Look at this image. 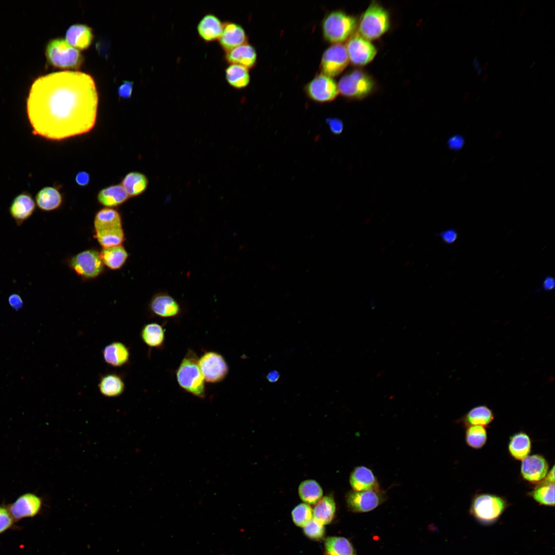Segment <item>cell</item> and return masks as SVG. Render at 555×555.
Instances as JSON below:
<instances>
[{
    "instance_id": "3",
    "label": "cell",
    "mask_w": 555,
    "mask_h": 555,
    "mask_svg": "<svg viewBox=\"0 0 555 555\" xmlns=\"http://www.w3.org/2000/svg\"><path fill=\"white\" fill-rule=\"evenodd\" d=\"M356 18L341 10L327 13L322 22L324 38L327 42L341 44L354 33L357 27Z\"/></svg>"
},
{
    "instance_id": "11",
    "label": "cell",
    "mask_w": 555,
    "mask_h": 555,
    "mask_svg": "<svg viewBox=\"0 0 555 555\" xmlns=\"http://www.w3.org/2000/svg\"><path fill=\"white\" fill-rule=\"evenodd\" d=\"M305 91L309 98L318 103L331 102L339 93L336 81L322 73L317 75L307 84Z\"/></svg>"
},
{
    "instance_id": "7",
    "label": "cell",
    "mask_w": 555,
    "mask_h": 555,
    "mask_svg": "<svg viewBox=\"0 0 555 555\" xmlns=\"http://www.w3.org/2000/svg\"><path fill=\"white\" fill-rule=\"evenodd\" d=\"M374 81L365 71L355 69L344 75L339 81V92L349 99H361L374 90Z\"/></svg>"
},
{
    "instance_id": "45",
    "label": "cell",
    "mask_w": 555,
    "mask_h": 555,
    "mask_svg": "<svg viewBox=\"0 0 555 555\" xmlns=\"http://www.w3.org/2000/svg\"><path fill=\"white\" fill-rule=\"evenodd\" d=\"M133 88V83L132 82L124 81L117 89L118 94L122 98H128L132 95Z\"/></svg>"
},
{
    "instance_id": "18",
    "label": "cell",
    "mask_w": 555,
    "mask_h": 555,
    "mask_svg": "<svg viewBox=\"0 0 555 555\" xmlns=\"http://www.w3.org/2000/svg\"><path fill=\"white\" fill-rule=\"evenodd\" d=\"M548 465L546 459L540 455L527 456L523 460L521 471L522 476L530 482H538L547 474Z\"/></svg>"
},
{
    "instance_id": "5",
    "label": "cell",
    "mask_w": 555,
    "mask_h": 555,
    "mask_svg": "<svg viewBox=\"0 0 555 555\" xmlns=\"http://www.w3.org/2000/svg\"><path fill=\"white\" fill-rule=\"evenodd\" d=\"M45 54L49 63L58 68L77 69L83 62L80 51L62 38L50 40L46 47Z\"/></svg>"
},
{
    "instance_id": "50",
    "label": "cell",
    "mask_w": 555,
    "mask_h": 555,
    "mask_svg": "<svg viewBox=\"0 0 555 555\" xmlns=\"http://www.w3.org/2000/svg\"><path fill=\"white\" fill-rule=\"evenodd\" d=\"M473 65L474 66V67L475 68V69L477 70V72L478 75H479L482 72V68H481L480 65H479V63H478V62L477 61V58H475L473 60Z\"/></svg>"
},
{
    "instance_id": "9",
    "label": "cell",
    "mask_w": 555,
    "mask_h": 555,
    "mask_svg": "<svg viewBox=\"0 0 555 555\" xmlns=\"http://www.w3.org/2000/svg\"><path fill=\"white\" fill-rule=\"evenodd\" d=\"M198 363L207 382H219L228 375L229 368L225 359L221 355L215 351L205 353L198 358Z\"/></svg>"
},
{
    "instance_id": "41",
    "label": "cell",
    "mask_w": 555,
    "mask_h": 555,
    "mask_svg": "<svg viewBox=\"0 0 555 555\" xmlns=\"http://www.w3.org/2000/svg\"><path fill=\"white\" fill-rule=\"evenodd\" d=\"M303 532L308 538L319 540L324 535L325 527L324 525L314 518L303 527Z\"/></svg>"
},
{
    "instance_id": "34",
    "label": "cell",
    "mask_w": 555,
    "mask_h": 555,
    "mask_svg": "<svg viewBox=\"0 0 555 555\" xmlns=\"http://www.w3.org/2000/svg\"><path fill=\"white\" fill-rule=\"evenodd\" d=\"M327 555H356L351 543L342 536H328L324 542Z\"/></svg>"
},
{
    "instance_id": "54",
    "label": "cell",
    "mask_w": 555,
    "mask_h": 555,
    "mask_svg": "<svg viewBox=\"0 0 555 555\" xmlns=\"http://www.w3.org/2000/svg\"><path fill=\"white\" fill-rule=\"evenodd\" d=\"M488 65H489V62H487L485 63V64L483 66V68L484 69H486L487 67L488 66Z\"/></svg>"
},
{
    "instance_id": "46",
    "label": "cell",
    "mask_w": 555,
    "mask_h": 555,
    "mask_svg": "<svg viewBox=\"0 0 555 555\" xmlns=\"http://www.w3.org/2000/svg\"><path fill=\"white\" fill-rule=\"evenodd\" d=\"M8 302L9 305L15 310L21 309L24 305L21 296L16 293H12L8 297Z\"/></svg>"
},
{
    "instance_id": "31",
    "label": "cell",
    "mask_w": 555,
    "mask_h": 555,
    "mask_svg": "<svg viewBox=\"0 0 555 555\" xmlns=\"http://www.w3.org/2000/svg\"><path fill=\"white\" fill-rule=\"evenodd\" d=\"M225 77L229 85L237 89L247 87L250 80L248 69L237 64H229L226 67Z\"/></svg>"
},
{
    "instance_id": "44",
    "label": "cell",
    "mask_w": 555,
    "mask_h": 555,
    "mask_svg": "<svg viewBox=\"0 0 555 555\" xmlns=\"http://www.w3.org/2000/svg\"><path fill=\"white\" fill-rule=\"evenodd\" d=\"M326 123L328 125L330 131L334 135H340L343 130L344 125L340 119L329 118L326 119Z\"/></svg>"
},
{
    "instance_id": "25",
    "label": "cell",
    "mask_w": 555,
    "mask_h": 555,
    "mask_svg": "<svg viewBox=\"0 0 555 555\" xmlns=\"http://www.w3.org/2000/svg\"><path fill=\"white\" fill-rule=\"evenodd\" d=\"M129 196L122 184H114L100 190L97 195L100 203L106 208L119 206L127 200Z\"/></svg>"
},
{
    "instance_id": "22",
    "label": "cell",
    "mask_w": 555,
    "mask_h": 555,
    "mask_svg": "<svg viewBox=\"0 0 555 555\" xmlns=\"http://www.w3.org/2000/svg\"><path fill=\"white\" fill-rule=\"evenodd\" d=\"M104 361L108 365L120 367L127 364L130 359V352L128 348L122 342L114 341L106 346L102 350Z\"/></svg>"
},
{
    "instance_id": "37",
    "label": "cell",
    "mask_w": 555,
    "mask_h": 555,
    "mask_svg": "<svg viewBox=\"0 0 555 555\" xmlns=\"http://www.w3.org/2000/svg\"><path fill=\"white\" fill-rule=\"evenodd\" d=\"M95 237L103 248L121 245L125 238L122 227L96 232Z\"/></svg>"
},
{
    "instance_id": "43",
    "label": "cell",
    "mask_w": 555,
    "mask_h": 555,
    "mask_svg": "<svg viewBox=\"0 0 555 555\" xmlns=\"http://www.w3.org/2000/svg\"><path fill=\"white\" fill-rule=\"evenodd\" d=\"M13 522V519L9 510L5 507L0 506V533L10 527Z\"/></svg>"
},
{
    "instance_id": "6",
    "label": "cell",
    "mask_w": 555,
    "mask_h": 555,
    "mask_svg": "<svg viewBox=\"0 0 555 555\" xmlns=\"http://www.w3.org/2000/svg\"><path fill=\"white\" fill-rule=\"evenodd\" d=\"M507 507L504 498L495 495L481 494L473 499L470 512L478 522L489 525L498 519Z\"/></svg>"
},
{
    "instance_id": "16",
    "label": "cell",
    "mask_w": 555,
    "mask_h": 555,
    "mask_svg": "<svg viewBox=\"0 0 555 555\" xmlns=\"http://www.w3.org/2000/svg\"><path fill=\"white\" fill-rule=\"evenodd\" d=\"M218 42L221 49L226 52L248 43V36L240 25L228 21L224 23L223 32Z\"/></svg>"
},
{
    "instance_id": "38",
    "label": "cell",
    "mask_w": 555,
    "mask_h": 555,
    "mask_svg": "<svg viewBox=\"0 0 555 555\" xmlns=\"http://www.w3.org/2000/svg\"><path fill=\"white\" fill-rule=\"evenodd\" d=\"M530 495L538 503L545 506L554 505V484L544 480L540 485L530 493Z\"/></svg>"
},
{
    "instance_id": "19",
    "label": "cell",
    "mask_w": 555,
    "mask_h": 555,
    "mask_svg": "<svg viewBox=\"0 0 555 555\" xmlns=\"http://www.w3.org/2000/svg\"><path fill=\"white\" fill-rule=\"evenodd\" d=\"M224 23L213 13L205 15L199 21L197 31L199 37L205 42L218 41L222 33Z\"/></svg>"
},
{
    "instance_id": "12",
    "label": "cell",
    "mask_w": 555,
    "mask_h": 555,
    "mask_svg": "<svg viewBox=\"0 0 555 555\" xmlns=\"http://www.w3.org/2000/svg\"><path fill=\"white\" fill-rule=\"evenodd\" d=\"M69 264L78 275L86 279L97 277L104 268L100 252L91 249L82 251L73 256Z\"/></svg>"
},
{
    "instance_id": "39",
    "label": "cell",
    "mask_w": 555,
    "mask_h": 555,
    "mask_svg": "<svg viewBox=\"0 0 555 555\" xmlns=\"http://www.w3.org/2000/svg\"><path fill=\"white\" fill-rule=\"evenodd\" d=\"M486 440L487 432L483 426L471 425L466 431V442L472 448L475 449L482 448L485 445Z\"/></svg>"
},
{
    "instance_id": "32",
    "label": "cell",
    "mask_w": 555,
    "mask_h": 555,
    "mask_svg": "<svg viewBox=\"0 0 555 555\" xmlns=\"http://www.w3.org/2000/svg\"><path fill=\"white\" fill-rule=\"evenodd\" d=\"M148 182L147 177L143 174L132 172L124 176L122 181V186L129 197H134L143 193L147 188Z\"/></svg>"
},
{
    "instance_id": "28",
    "label": "cell",
    "mask_w": 555,
    "mask_h": 555,
    "mask_svg": "<svg viewBox=\"0 0 555 555\" xmlns=\"http://www.w3.org/2000/svg\"><path fill=\"white\" fill-rule=\"evenodd\" d=\"M121 227L122 220L120 214L113 208L102 209L95 216L94 228L96 232Z\"/></svg>"
},
{
    "instance_id": "15",
    "label": "cell",
    "mask_w": 555,
    "mask_h": 555,
    "mask_svg": "<svg viewBox=\"0 0 555 555\" xmlns=\"http://www.w3.org/2000/svg\"><path fill=\"white\" fill-rule=\"evenodd\" d=\"M149 308L153 315L163 318L176 317L181 311L177 301L165 292L154 295L150 302Z\"/></svg>"
},
{
    "instance_id": "53",
    "label": "cell",
    "mask_w": 555,
    "mask_h": 555,
    "mask_svg": "<svg viewBox=\"0 0 555 555\" xmlns=\"http://www.w3.org/2000/svg\"><path fill=\"white\" fill-rule=\"evenodd\" d=\"M488 76H489L488 74H486V75H485V76H484L483 77V79H482V81H483V82H485V81H486L487 80V79H488Z\"/></svg>"
},
{
    "instance_id": "36",
    "label": "cell",
    "mask_w": 555,
    "mask_h": 555,
    "mask_svg": "<svg viewBox=\"0 0 555 555\" xmlns=\"http://www.w3.org/2000/svg\"><path fill=\"white\" fill-rule=\"evenodd\" d=\"M492 410L485 405L475 406L471 409L466 415V422L471 425L485 426L489 424L493 419Z\"/></svg>"
},
{
    "instance_id": "47",
    "label": "cell",
    "mask_w": 555,
    "mask_h": 555,
    "mask_svg": "<svg viewBox=\"0 0 555 555\" xmlns=\"http://www.w3.org/2000/svg\"><path fill=\"white\" fill-rule=\"evenodd\" d=\"M90 180V175L85 171L79 172L75 176V181L76 183L81 187H85L87 186L89 184Z\"/></svg>"
},
{
    "instance_id": "49",
    "label": "cell",
    "mask_w": 555,
    "mask_h": 555,
    "mask_svg": "<svg viewBox=\"0 0 555 555\" xmlns=\"http://www.w3.org/2000/svg\"><path fill=\"white\" fill-rule=\"evenodd\" d=\"M464 139L460 136H454L451 137L448 141L449 147L453 150L460 149L464 145Z\"/></svg>"
},
{
    "instance_id": "20",
    "label": "cell",
    "mask_w": 555,
    "mask_h": 555,
    "mask_svg": "<svg viewBox=\"0 0 555 555\" xmlns=\"http://www.w3.org/2000/svg\"><path fill=\"white\" fill-rule=\"evenodd\" d=\"M224 59L229 64L239 65L249 69L255 65L257 54L254 47L247 43L225 52Z\"/></svg>"
},
{
    "instance_id": "29",
    "label": "cell",
    "mask_w": 555,
    "mask_h": 555,
    "mask_svg": "<svg viewBox=\"0 0 555 555\" xmlns=\"http://www.w3.org/2000/svg\"><path fill=\"white\" fill-rule=\"evenodd\" d=\"M100 255L103 264L112 270L122 267L128 257V253L122 245L103 248Z\"/></svg>"
},
{
    "instance_id": "24",
    "label": "cell",
    "mask_w": 555,
    "mask_h": 555,
    "mask_svg": "<svg viewBox=\"0 0 555 555\" xmlns=\"http://www.w3.org/2000/svg\"><path fill=\"white\" fill-rule=\"evenodd\" d=\"M98 386L100 393L103 396L109 398L121 395L125 389L123 377L115 372L108 373L101 376Z\"/></svg>"
},
{
    "instance_id": "26",
    "label": "cell",
    "mask_w": 555,
    "mask_h": 555,
    "mask_svg": "<svg viewBox=\"0 0 555 555\" xmlns=\"http://www.w3.org/2000/svg\"><path fill=\"white\" fill-rule=\"evenodd\" d=\"M35 201L41 210L51 211L59 208L62 202V196L57 188L46 187L36 194Z\"/></svg>"
},
{
    "instance_id": "1",
    "label": "cell",
    "mask_w": 555,
    "mask_h": 555,
    "mask_svg": "<svg viewBox=\"0 0 555 555\" xmlns=\"http://www.w3.org/2000/svg\"><path fill=\"white\" fill-rule=\"evenodd\" d=\"M98 94L88 74L72 70L41 76L32 83L27 113L33 134L61 140L90 132L96 124Z\"/></svg>"
},
{
    "instance_id": "14",
    "label": "cell",
    "mask_w": 555,
    "mask_h": 555,
    "mask_svg": "<svg viewBox=\"0 0 555 555\" xmlns=\"http://www.w3.org/2000/svg\"><path fill=\"white\" fill-rule=\"evenodd\" d=\"M42 502L36 495L27 493L20 496L8 508L12 518L15 520L24 517H32L40 511Z\"/></svg>"
},
{
    "instance_id": "52",
    "label": "cell",
    "mask_w": 555,
    "mask_h": 555,
    "mask_svg": "<svg viewBox=\"0 0 555 555\" xmlns=\"http://www.w3.org/2000/svg\"><path fill=\"white\" fill-rule=\"evenodd\" d=\"M525 10H526V7L525 6H524L523 8H522V9H521V11H520V12L519 13V18H520L521 17H522L523 16Z\"/></svg>"
},
{
    "instance_id": "21",
    "label": "cell",
    "mask_w": 555,
    "mask_h": 555,
    "mask_svg": "<svg viewBox=\"0 0 555 555\" xmlns=\"http://www.w3.org/2000/svg\"><path fill=\"white\" fill-rule=\"evenodd\" d=\"M35 204L32 197L27 193H23L16 196L13 200L9 212L17 226L21 225L33 214Z\"/></svg>"
},
{
    "instance_id": "13",
    "label": "cell",
    "mask_w": 555,
    "mask_h": 555,
    "mask_svg": "<svg viewBox=\"0 0 555 555\" xmlns=\"http://www.w3.org/2000/svg\"><path fill=\"white\" fill-rule=\"evenodd\" d=\"M349 62L345 46L341 44H333L322 55L320 66L321 73L331 78L336 77L345 69Z\"/></svg>"
},
{
    "instance_id": "2",
    "label": "cell",
    "mask_w": 555,
    "mask_h": 555,
    "mask_svg": "<svg viewBox=\"0 0 555 555\" xmlns=\"http://www.w3.org/2000/svg\"><path fill=\"white\" fill-rule=\"evenodd\" d=\"M196 353L189 349L182 359L176 372L180 387L188 393L201 399L206 397L205 381L198 363Z\"/></svg>"
},
{
    "instance_id": "40",
    "label": "cell",
    "mask_w": 555,
    "mask_h": 555,
    "mask_svg": "<svg viewBox=\"0 0 555 555\" xmlns=\"http://www.w3.org/2000/svg\"><path fill=\"white\" fill-rule=\"evenodd\" d=\"M291 516L295 525L304 527L313 517V509L309 505L301 503L292 509Z\"/></svg>"
},
{
    "instance_id": "23",
    "label": "cell",
    "mask_w": 555,
    "mask_h": 555,
    "mask_svg": "<svg viewBox=\"0 0 555 555\" xmlns=\"http://www.w3.org/2000/svg\"><path fill=\"white\" fill-rule=\"evenodd\" d=\"M92 29L84 24H74L66 30L65 40L74 48L84 50L91 45L93 39Z\"/></svg>"
},
{
    "instance_id": "30",
    "label": "cell",
    "mask_w": 555,
    "mask_h": 555,
    "mask_svg": "<svg viewBox=\"0 0 555 555\" xmlns=\"http://www.w3.org/2000/svg\"><path fill=\"white\" fill-rule=\"evenodd\" d=\"M313 509V518L323 525L330 523L336 511V504L334 497L330 495L322 497L315 505Z\"/></svg>"
},
{
    "instance_id": "27",
    "label": "cell",
    "mask_w": 555,
    "mask_h": 555,
    "mask_svg": "<svg viewBox=\"0 0 555 555\" xmlns=\"http://www.w3.org/2000/svg\"><path fill=\"white\" fill-rule=\"evenodd\" d=\"M143 343L151 348H160L165 341V331L163 326L157 323H147L143 326L140 332Z\"/></svg>"
},
{
    "instance_id": "17",
    "label": "cell",
    "mask_w": 555,
    "mask_h": 555,
    "mask_svg": "<svg viewBox=\"0 0 555 555\" xmlns=\"http://www.w3.org/2000/svg\"><path fill=\"white\" fill-rule=\"evenodd\" d=\"M349 482L353 490L357 491L380 489L373 471L364 466H357L353 470L349 475Z\"/></svg>"
},
{
    "instance_id": "10",
    "label": "cell",
    "mask_w": 555,
    "mask_h": 555,
    "mask_svg": "<svg viewBox=\"0 0 555 555\" xmlns=\"http://www.w3.org/2000/svg\"><path fill=\"white\" fill-rule=\"evenodd\" d=\"M345 48L349 61L355 66H364L370 63L377 53L371 41L358 32L354 33L347 40Z\"/></svg>"
},
{
    "instance_id": "48",
    "label": "cell",
    "mask_w": 555,
    "mask_h": 555,
    "mask_svg": "<svg viewBox=\"0 0 555 555\" xmlns=\"http://www.w3.org/2000/svg\"><path fill=\"white\" fill-rule=\"evenodd\" d=\"M542 288L544 291L550 292L555 289V278L550 275L546 276L542 281Z\"/></svg>"
},
{
    "instance_id": "8",
    "label": "cell",
    "mask_w": 555,
    "mask_h": 555,
    "mask_svg": "<svg viewBox=\"0 0 555 555\" xmlns=\"http://www.w3.org/2000/svg\"><path fill=\"white\" fill-rule=\"evenodd\" d=\"M386 494L381 489L378 490L357 491L351 490L345 496L348 509L355 513L372 511L386 499Z\"/></svg>"
},
{
    "instance_id": "51",
    "label": "cell",
    "mask_w": 555,
    "mask_h": 555,
    "mask_svg": "<svg viewBox=\"0 0 555 555\" xmlns=\"http://www.w3.org/2000/svg\"><path fill=\"white\" fill-rule=\"evenodd\" d=\"M268 378V379L271 381H275L276 380V379L278 378V374H276L275 372L274 373H271V374L269 375Z\"/></svg>"
},
{
    "instance_id": "35",
    "label": "cell",
    "mask_w": 555,
    "mask_h": 555,
    "mask_svg": "<svg viewBox=\"0 0 555 555\" xmlns=\"http://www.w3.org/2000/svg\"><path fill=\"white\" fill-rule=\"evenodd\" d=\"M508 448L510 454L514 458L523 460L530 453V439L526 434L519 433L511 438Z\"/></svg>"
},
{
    "instance_id": "4",
    "label": "cell",
    "mask_w": 555,
    "mask_h": 555,
    "mask_svg": "<svg viewBox=\"0 0 555 555\" xmlns=\"http://www.w3.org/2000/svg\"><path fill=\"white\" fill-rule=\"evenodd\" d=\"M390 27V16L381 4L372 2L361 15L358 23V33L368 40L379 38Z\"/></svg>"
},
{
    "instance_id": "42",
    "label": "cell",
    "mask_w": 555,
    "mask_h": 555,
    "mask_svg": "<svg viewBox=\"0 0 555 555\" xmlns=\"http://www.w3.org/2000/svg\"><path fill=\"white\" fill-rule=\"evenodd\" d=\"M437 235L444 244L449 246L454 245L457 242L459 236L457 231L454 228L442 230Z\"/></svg>"
},
{
    "instance_id": "33",
    "label": "cell",
    "mask_w": 555,
    "mask_h": 555,
    "mask_svg": "<svg viewBox=\"0 0 555 555\" xmlns=\"http://www.w3.org/2000/svg\"><path fill=\"white\" fill-rule=\"evenodd\" d=\"M298 493L304 503L308 505H316L323 497V491L316 480L307 479L300 483Z\"/></svg>"
}]
</instances>
